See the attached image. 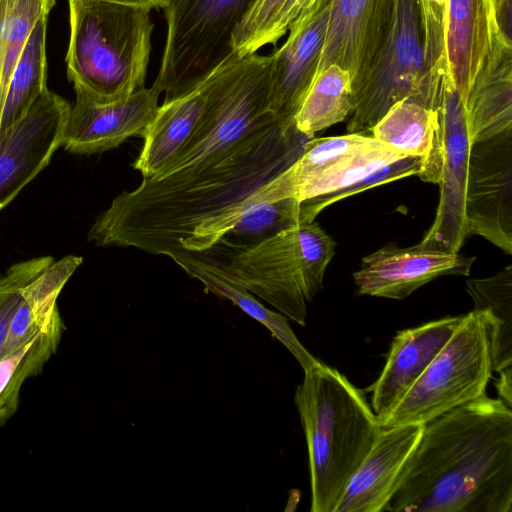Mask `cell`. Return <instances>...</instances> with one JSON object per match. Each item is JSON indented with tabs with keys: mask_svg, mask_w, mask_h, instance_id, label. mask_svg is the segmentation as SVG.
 Masks as SVG:
<instances>
[{
	"mask_svg": "<svg viewBox=\"0 0 512 512\" xmlns=\"http://www.w3.org/2000/svg\"><path fill=\"white\" fill-rule=\"evenodd\" d=\"M311 139L296 125L271 121L177 184H140L120 193L98 215L87 239L170 258L206 252L258 204L257 192L288 169Z\"/></svg>",
	"mask_w": 512,
	"mask_h": 512,
	"instance_id": "cell-1",
	"label": "cell"
},
{
	"mask_svg": "<svg viewBox=\"0 0 512 512\" xmlns=\"http://www.w3.org/2000/svg\"><path fill=\"white\" fill-rule=\"evenodd\" d=\"M384 511L512 512V410L486 394L424 424Z\"/></svg>",
	"mask_w": 512,
	"mask_h": 512,
	"instance_id": "cell-2",
	"label": "cell"
},
{
	"mask_svg": "<svg viewBox=\"0 0 512 512\" xmlns=\"http://www.w3.org/2000/svg\"><path fill=\"white\" fill-rule=\"evenodd\" d=\"M294 402L306 437L311 512H334L381 426L363 393L323 363L304 372Z\"/></svg>",
	"mask_w": 512,
	"mask_h": 512,
	"instance_id": "cell-3",
	"label": "cell"
},
{
	"mask_svg": "<svg viewBox=\"0 0 512 512\" xmlns=\"http://www.w3.org/2000/svg\"><path fill=\"white\" fill-rule=\"evenodd\" d=\"M65 57L74 90L99 103L145 87L154 24L151 9L101 0H68Z\"/></svg>",
	"mask_w": 512,
	"mask_h": 512,
	"instance_id": "cell-4",
	"label": "cell"
},
{
	"mask_svg": "<svg viewBox=\"0 0 512 512\" xmlns=\"http://www.w3.org/2000/svg\"><path fill=\"white\" fill-rule=\"evenodd\" d=\"M336 242L316 222L286 229L251 247L213 260L229 278L286 318L306 325L307 303L322 289Z\"/></svg>",
	"mask_w": 512,
	"mask_h": 512,
	"instance_id": "cell-5",
	"label": "cell"
},
{
	"mask_svg": "<svg viewBox=\"0 0 512 512\" xmlns=\"http://www.w3.org/2000/svg\"><path fill=\"white\" fill-rule=\"evenodd\" d=\"M258 0H170L167 36L153 87L165 100L193 89L238 59L232 37Z\"/></svg>",
	"mask_w": 512,
	"mask_h": 512,
	"instance_id": "cell-6",
	"label": "cell"
},
{
	"mask_svg": "<svg viewBox=\"0 0 512 512\" xmlns=\"http://www.w3.org/2000/svg\"><path fill=\"white\" fill-rule=\"evenodd\" d=\"M490 334L481 311L462 319L423 374L396 404L381 428L424 425L486 394L492 376Z\"/></svg>",
	"mask_w": 512,
	"mask_h": 512,
	"instance_id": "cell-7",
	"label": "cell"
},
{
	"mask_svg": "<svg viewBox=\"0 0 512 512\" xmlns=\"http://www.w3.org/2000/svg\"><path fill=\"white\" fill-rule=\"evenodd\" d=\"M433 108L437 116L435 150L417 176L438 184L440 197L434 222L421 242L458 253L468 237L465 199L471 140L465 103L450 73L442 80Z\"/></svg>",
	"mask_w": 512,
	"mask_h": 512,
	"instance_id": "cell-8",
	"label": "cell"
},
{
	"mask_svg": "<svg viewBox=\"0 0 512 512\" xmlns=\"http://www.w3.org/2000/svg\"><path fill=\"white\" fill-rule=\"evenodd\" d=\"M422 0H394L391 28L383 54L353 97L348 133L371 131L396 103L418 102L424 51Z\"/></svg>",
	"mask_w": 512,
	"mask_h": 512,
	"instance_id": "cell-9",
	"label": "cell"
},
{
	"mask_svg": "<svg viewBox=\"0 0 512 512\" xmlns=\"http://www.w3.org/2000/svg\"><path fill=\"white\" fill-rule=\"evenodd\" d=\"M465 219L467 236L512 253V128L471 144Z\"/></svg>",
	"mask_w": 512,
	"mask_h": 512,
	"instance_id": "cell-10",
	"label": "cell"
},
{
	"mask_svg": "<svg viewBox=\"0 0 512 512\" xmlns=\"http://www.w3.org/2000/svg\"><path fill=\"white\" fill-rule=\"evenodd\" d=\"M393 11L394 0H330L317 73L333 64L347 70L353 97L383 54Z\"/></svg>",
	"mask_w": 512,
	"mask_h": 512,
	"instance_id": "cell-11",
	"label": "cell"
},
{
	"mask_svg": "<svg viewBox=\"0 0 512 512\" xmlns=\"http://www.w3.org/2000/svg\"><path fill=\"white\" fill-rule=\"evenodd\" d=\"M71 105L47 89L16 124L0 131V212L62 146Z\"/></svg>",
	"mask_w": 512,
	"mask_h": 512,
	"instance_id": "cell-12",
	"label": "cell"
},
{
	"mask_svg": "<svg viewBox=\"0 0 512 512\" xmlns=\"http://www.w3.org/2000/svg\"><path fill=\"white\" fill-rule=\"evenodd\" d=\"M75 93L61 146L71 154L100 153L118 147L130 137L143 138L159 107L160 92L153 86L108 103Z\"/></svg>",
	"mask_w": 512,
	"mask_h": 512,
	"instance_id": "cell-13",
	"label": "cell"
},
{
	"mask_svg": "<svg viewBox=\"0 0 512 512\" xmlns=\"http://www.w3.org/2000/svg\"><path fill=\"white\" fill-rule=\"evenodd\" d=\"M474 260L422 242L406 248L389 243L363 257L353 277L360 295L401 300L435 278L469 276Z\"/></svg>",
	"mask_w": 512,
	"mask_h": 512,
	"instance_id": "cell-14",
	"label": "cell"
},
{
	"mask_svg": "<svg viewBox=\"0 0 512 512\" xmlns=\"http://www.w3.org/2000/svg\"><path fill=\"white\" fill-rule=\"evenodd\" d=\"M330 0L299 26L288 29L286 42L272 55L270 109L285 127L295 117L310 89L320 62Z\"/></svg>",
	"mask_w": 512,
	"mask_h": 512,
	"instance_id": "cell-15",
	"label": "cell"
},
{
	"mask_svg": "<svg viewBox=\"0 0 512 512\" xmlns=\"http://www.w3.org/2000/svg\"><path fill=\"white\" fill-rule=\"evenodd\" d=\"M461 316H450L399 331L386 363L372 386L371 408L379 424L423 374L458 327Z\"/></svg>",
	"mask_w": 512,
	"mask_h": 512,
	"instance_id": "cell-16",
	"label": "cell"
},
{
	"mask_svg": "<svg viewBox=\"0 0 512 512\" xmlns=\"http://www.w3.org/2000/svg\"><path fill=\"white\" fill-rule=\"evenodd\" d=\"M421 424L381 428L368 455L350 479L334 512H382L417 446Z\"/></svg>",
	"mask_w": 512,
	"mask_h": 512,
	"instance_id": "cell-17",
	"label": "cell"
},
{
	"mask_svg": "<svg viewBox=\"0 0 512 512\" xmlns=\"http://www.w3.org/2000/svg\"><path fill=\"white\" fill-rule=\"evenodd\" d=\"M471 144L512 128V42L496 27L465 102Z\"/></svg>",
	"mask_w": 512,
	"mask_h": 512,
	"instance_id": "cell-18",
	"label": "cell"
},
{
	"mask_svg": "<svg viewBox=\"0 0 512 512\" xmlns=\"http://www.w3.org/2000/svg\"><path fill=\"white\" fill-rule=\"evenodd\" d=\"M496 27L492 0H447V61L451 79L464 103Z\"/></svg>",
	"mask_w": 512,
	"mask_h": 512,
	"instance_id": "cell-19",
	"label": "cell"
},
{
	"mask_svg": "<svg viewBox=\"0 0 512 512\" xmlns=\"http://www.w3.org/2000/svg\"><path fill=\"white\" fill-rule=\"evenodd\" d=\"M216 72L193 89L165 100L158 107L143 136V148L133 164L143 178L164 169L189 139L205 110Z\"/></svg>",
	"mask_w": 512,
	"mask_h": 512,
	"instance_id": "cell-20",
	"label": "cell"
},
{
	"mask_svg": "<svg viewBox=\"0 0 512 512\" xmlns=\"http://www.w3.org/2000/svg\"><path fill=\"white\" fill-rule=\"evenodd\" d=\"M171 258L190 277L200 281L206 292L230 300L251 318L264 325L295 357L304 372L321 363L302 345L283 314L266 308L215 263L200 253H184Z\"/></svg>",
	"mask_w": 512,
	"mask_h": 512,
	"instance_id": "cell-21",
	"label": "cell"
},
{
	"mask_svg": "<svg viewBox=\"0 0 512 512\" xmlns=\"http://www.w3.org/2000/svg\"><path fill=\"white\" fill-rule=\"evenodd\" d=\"M82 262L83 258L75 255L54 260L24 287L9 325L1 358L22 348L50 326L59 314L57 298Z\"/></svg>",
	"mask_w": 512,
	"mask_h": 512,
	"instance_id": "cell-22",
	"label": "cell"
},
{
	"mask_svg": "<svg viewBox=\"0 0 512 512\" xmlns=\"http://www.w3.org/2000/svg\"><path fill=\"white\" fill-rule=\"evenodd\" d=\"M358 133L309 140L298 159L258 191L259 204L294 198L296 191L346 155L372 143Z\"/></svg>",
	"mask_w": 512,
	"mask_h": 512,
	"instance_id": "cell-23",
	"label": "cell"
},
{
	"mask_svg": "<svg viewBox=\"0 0 512 512\" xmlns=\"http://www.w3.org/2000/svg\"><path fill=\"white\" fill-rule=\"evenodd\" d=\"M474 301L488 323L492 370L497 373L512 366V266L497 274L466 281Z\"/></svg>",
	"mask_w": 512,
	"mask_h": 512,
	"instance_id": "cell-24",
	"label": "cell"
},
{
	"mask_svg": "<svg viewBox=\"0 0 512 512\" xmlns=\"http://www.w3.org/2000/svg\"><path fill=\"white\" fill-rule=\"evenodd\" d=\"M372 137L411 157L422 160L421 169L432 157L437 136L434 108L404 99L394 104L371 129Z\"/></svg>",
	"mask_w": 512,
	"mask_h": 512,
	"instance_id": "cell-25",
	"label": "cell"
},
{
	"mask_svg": "<svg viewBox=\"0 0 512 512\" xmlns=\"http://www.w3.org/2000/svg\"><path fill=\"white\" fill-rule=\"evenodd\" d=\"M49 15L42 17L31 32L13 71L2 113L0 131L20 121L34 102L48 89L46 37Z\"/></svg>",
	"mask_w": 512,
	"mask_h": 512,
	"instance_id": "cell-26",
	"label": "cell"
},
{
	"mask_svg": "<svg viewBox=\"0 0 512 512\" xmlns=\"http://www.w3.org/2000/svg\"><path fill=\"white\" fill-rule=\"evenodd\" d=\"M353 109L351 77L347 70L330 65L317 73L295 117L297 129L315 133L344 121Z\"/></svg>",
	"mask_w": 512,
	"mask_h": 512,
	"instance_id": "cell-27",
	"label": "cell"
},
{
	"mask_svg": "<svg viewBox=\"0 0 512 512\" xmlns=\"http://www.w3.org/2000/svg\"><path fill=\"white\" fill-rule=\"evenodd\" d=\"M64 329L60 314L22 348L0 359V426L17 410L24 381L42 371L56 352Z\"/></svg>",
	"mask_w": 512,
	"mask_h": 512,
	"instance_id": "cell-28",
	"label": "cell"
},
{
	"mask_svg": "<svg viewBox=\"0 0 512 512\" xmlns=\"http://www.w3.org/2000/svg\"><path fill=\"white\" fill-rule=\"evenodd\" d=\"M56 0H0V123L13 71L36 23Z\"/></svg>",
	"mask_w": 512,
	"mask_h": 512,
	"instance_id": "cell-29",
	"label": "cell"
},
{
	"mask_svg": "<svg viewBox=\"0 0 512 512\" xmlns=\"http://www.w3.org/2000/svg\"><path fill=\"white\" fill-rule=\"evenodd\" d=\"M303 223H311L304 201L285 198L260 203L249 208L217 244L237 251Z\"/></svg>",
	"mask_w": 512,
	"mask_h": 512,
	"instance_id": "cell-30",
	"label": "cell"
},
{
	"mask_svg": "<svg viewBox=\"0 0 512 512\" xmlns=\"http://www.w3.org/2000/svg\"><path fill=\"white\" fill-rule=\"evenodd\" d=\"M405 157L409 156L375 139L364 148L339 159L313 180L300 187L294 198L304 201L337 192L375 170Z\"/></svg>",
	"mask_w": 512,
	"mask_h": 512,
	"instance_id": "cell-31",
	"label": "cell"
},
{
	"mask_svg": "<svg viewBox=\"0 0 512 512\" xmlns=\"http://www.w3.org/2000/svg\"><path fill=\"white\" fill-rule=\"evenodd\" d=\"M287 0H258L232 37V48L238 58L256 53L272 44L277 19Z\"/></svg>",
	"mask_w": 512,
	"mask_h": 512,
	"instance_id": "cell-32",
	"label": "cell"
},
{
	"mask_svg": "<svg viewBox=\"0 0 512 512\" xmlns=\"http://www.w3.org/2000/svg\"><path fill=\"white\" fill-rule=\"evenodd\" d=\"M53 262L54 259L51 256L32 258L13 264L0 275V359L9 325L24 287Z\"/></svg>",
	"mask_w": 512,
	"mask_h": 512,
	"instance_id": "cell-33",
	"label": "cell"
},
{
	"mask_svg": "<svg viewBox=\"0 0 512 512\" xmlns=\"http://www.w3.org/2000/svg\"><path fill=\"white\" fill-rule=\"evenodd\" d=\"M421 165L422 160L420 158L411 156L405 157L375 170L347 188L304 200L309 218L313 221L324 208L341 199L387 182L417 175L421 170Z\"/></svg>",
	"mask_w": 512,
	"mask_h": 512,
	"instance_id": "cell-34",
	"label": "cell"
},
{
	"mask_svg": "<svg viewBox=\"0 0 512 512\" xmlns=\"http://www.w3.org/2000/svg\"><path fill=\"white\" fill-rule=\"evenodd\" d=\"M499 377L495 383L499 399L509 408L512 407V369L506 368L498 372Z\"/></svg>",
	"mask_w": 512,
	"mask_h": 512,
	"instance_id": "cell-35",
	"label": "cell"
},
{
	"mask_svg": "<svg viewBox=\"0 0 512 512\" xmlns=\"http://www.w3.org/2000/svg\"><path fill=\"white\" fill-rule=\"evenodd\" d=\"M121 5L143 7L149 9L161 8L164 9L170 0H101Z\"/></svg>",
	"mask_w": 512,
	"mask_h": 512,
	"instance_id": "cell-36",
	"label": "cell"
},
{
	"mask_svg": "<svg viewBox=\"0 0 512 512\" xmlns=\"http://www.w3.org/2000/svg\"><path fill=\"white\" fill-rule=\"evenodd\" d=\"M327 0H311L308 8L301 13L291 24V26H298L306 21L308 18L312 17L326 2ZM289 29V28H288Z\"/></svg>",
	"mask_w": 512,
	"mask_h": 512,
	"instance_id": "cell-37",
	"label": "cell"
}]
</instances>
